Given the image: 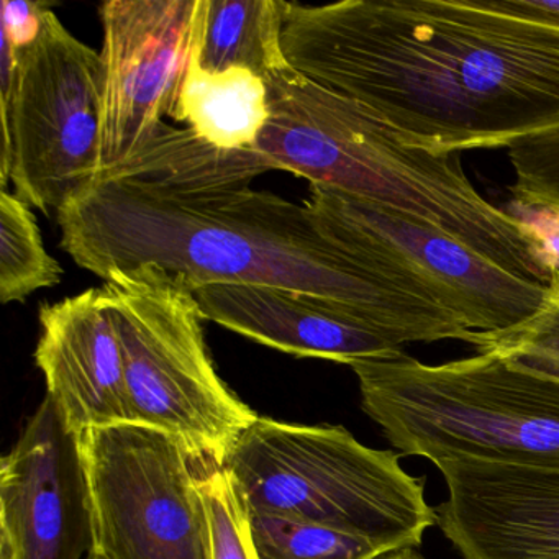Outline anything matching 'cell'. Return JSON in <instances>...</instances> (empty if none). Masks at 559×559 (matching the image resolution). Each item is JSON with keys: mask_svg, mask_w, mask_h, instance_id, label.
Instances as JSON below:
<instances>
[{"mask_svg": "<svg viewBox=\"0 0 559 559\" xmlns=\"http://www.w3.org/2000/svg\"><path fill=\"white\" fill-rule=\"evenodd\" d=\"M283 50L431 153L509 148L559 127V27L487 0L284 5Z\"/></svg>", "mask_w": 559, "mask_h": 559, "instance_id": "1", "label": "cell"}, {"mask_svg": "<svg viewBox=\"0 0 559 559\" xmlns=\"http://www.w3.org/2000/svg\"><path fill=\"white\" fill-rule=\"evenodd\" d=\"M57 218L61 250L100 280L155 264L194 293L251 284L307 294L352 310L402 345L466 342L471 333L326 237L306 205L251 186L171 192L96 179Z\"/></svg>", "mask_w": 559, "mask_h": 559, "instance_id": "2", "label": "cell"}, {"mask_svg": "<svg viewBox=\"0 0 559 559\" xmlns=\"http://www.w3.org/2000/svg\"><path fill=\"white\" fill-rule=\"evenodd\" d=\"M266 84L270 120L257 152L274 171L420 218L509 273L548 286L542 235L487 202L457 153L411 145L378 114L293 67Z\"/></svg>", "mask_w": 559, "mask_h": 559, "instance_id": "3", "label": "cell"}, {"mask_svg": "<svg viewBox=\"0 0 559 559\" xmlns=\"http://www.w3.org/2000/svg\"><path fill=\"white\" fill-rule=\"evenodd\" d=\"M349 368L362 411L401 454L559 473V382L489 353L443 365L401 353Z\"/></svg>", "mask_w": 559, "mask_h": 559, "instance_id": "4", "label": "cell"}, {"mask_svg": "<svg viewBox=\"0 0 559 559\" xmlns=\"http://www.w3.org/2000/svg\"><path fill=\"white\" fill-rule=\"evenodd\" d=\"M245 509L417 548L437 525L424 477L401 454L359 443L346 428L258 417L224 461Z\"/></svg>", "mask_w": 559, "mask_h": 559, "instance_id": "5", "label": "cell"}, {"mask_svg": "<svg viewBox=\"0 0 559 559\" xmlns=\"http://www.w3.org/2000/svg\"><path fill=\"white\" fill-rule=\"evenodd\" d=\"M103 280L126 359L130 424L176 438L194 460L224 464L258 415L218 378L194 290L155 264Z\"/></svg>", "mask_w": 559, "mask_h": 559, "instance_id": "6", "label": "cell"}, {"mask_svg": "<svg viewBox=\"0 0 559 559\" xmlns=\"http://www.w3.org/2000/svg\"><path fill=\"white\" fill-rule=\"evenodd\" d=\"M2 112L0 185L48 214L99 176L103 60L53 11L19 70Z\"/></svg>", "mask_w": 559, "mask_h": 559, "instance_id": "7", "label": "cell"}, {"mask_svg": "<svg viewBox=\"0 0 559 559\" xmlns=\"http://www.w3.org/2000/svg\"><path fill=\"white\" fill-rule=\"evenodd\" d=\"M304 205L326 237L395 286L447 310L469 332L516 325L545 299V284L509 273L404 212L313 185Z\"/></svg>", "mask_w": 559, "mask_h": 559, "instance_id": "8", "label": "cell"}, {"mask_svg": "<svg viewBox=\"0 0 559 559\" xmlns=\"http://www.w3.org/2000/svg\"><path fill=\"white\" fill-rule=\"evenodd\" d=\"M90 500L91 556L212 559L194 461L176 438L140 425L80 437Z\"/></svg>", "mask_w": 559, "mask_h": 559, "instance_id": "9", "label": "cell"}, {"mask_svg": "<svg viewBox=\"0 0 559 559\" xmlns=\"http://www.w3.org/2000/svg\"><path fill=\"white\" fill-rule=\"evenodd\" d=\"M205 0H109L103 24L99 176L145 148L173 117Z\"/></svg>", "mask_w": 559, "mask_h": 559, "instance_id": "10", "label": "cell"}, {"mask_svg": "<svg viewBox=\"0 0 559 559\" xmlns=\"http://www.w3.org/2000/svg\"><path fill=\"white\" fill-rule=\"evenodd\" d=\"M91 545L80 435L45 397L0 461V559H83Z\"/></svg>", "mask_w": 559, "mask_h": 559, "instance_id": "11", "label": "cell"}, {"mask_svg": "<svg viewBox=\"0 0 559 559\" xmlns=\"http://www.w3.org/2000/svg\"><path fill=\"white\" fill-rule=\"evenodd\" d=\"M437 526L463 559H559V473L447 457Z\"/></svg>", "mask_w": 559, "mask_h": 559, "instance_id": "12", "label": "cell"}, {"mask_svg": "<svg viewBox=\"0 0 559 559\" xmlns=\"http://www.w3.org/2000/svg\"><path fill=\"white\" fill-rule=\"evenodd\" d=\"M35 362L68 428L84 435L130 424L126 359L104 287L40 309Z\"/></svg>", "mask_w": 559, "mask_h": 559, "instance_id": "13", "label": "cell"}, {"mask_svg": "<svg viewBox=\"0 0 559 559\" xmlns=\"http://www.w3.org/2000/svg\"><path fill=\"white\" fill-rule=\"evenodd\" d=\"M194 294L204 320L297 358L349 366L404 353L394 336L352 310L296 290L209 284Z\"/></svg>", "mask_w": 559, "mask_h": 559, "instance_id": "14", "label": "cell"}, {"mask_svg": "<svg viewBox=\"0 0 559 559\" xmlns=\"http://www.w3.org/2000/svg\"><path fill=\"white\" fill-rule=\"evenodd\" d=\"M171 119L222 152L257 150L270 120L266 81L238 68L209 73L192 55Z\"/></svg>", "mask_w": 559, "mask_h": 559, "instance_id": "15", "label": "cell"}, {"mask_svg": "<svg viewBox=\"0 0 559 559\" xmlns=\"http://www.w3.org/2000/svg\"><path fill=\"white\" fill-rule=\"evenodd\" d=\"M283 0H205L201 37L194 51L209 73L248 70L270 80L289 70L283 50Z\"/></svg>", "mask_w": 559, "mask_h": 559, "instance_id": "16", "label": "cell"}, {"mask_svg": "<svg viewBox=\"0 0 559 559\" xmlns=\"http://www.w3.org/2000/svg\"><path fill=\"white\" fill-rule=\"evenodd\" d=\"M63 270L48 253L37 217L19 195L0 194V300L24 302L61 283Z\"/></svg>", "mask_w": 559, "mask_h": 559, "instance_id": "17", "label": "cell"}, {"mask_svg": "<svg viewBox=\"0 0 559 559\" xmlns=\"http://www.w3.org/2000/svg\"><path fill=\"white\" fill-rule=\"evenodd\" d=\"M245 510L258 559H376L392 552L365 536Z\"/></svg>", "mask_w": 559, "mask_h": 559, "instance_id": "18", "label": "cell"}, {"mask_svg": "<svg viewBox=\"0 0 559 559\" xmlns=\"http://www.w3.org/2000/svg\"><path fill=\"white\" fill-rule=\"evenodd\" d=\"M466 343L507 365L559 382V270L551 273L542 306L528 319L497 332H471Z\"/></svg>", "mask_w": 559, "mask_h": 559, "instance_id": "19", "label": "cell"}, {"mask_svg": "<svg viewBox=\"0 0 559 559\" xmlns=\"http://www.w3.org/2000/svg\"><path fill=\"white\" fill-rule=\"evenodd\" d=\"M211 528L212 559H258L247 510L224 464L192 457Z\"/></svg>", "mask_w": 559, "mask_h": 559, "instance_id": "20", "label": "cell"}, {"mask_svg": "<svg viewBox=\"0 0 559 559\" xmlns=\"http://www.w3.org/2000/svg\"><path fill=\"white\" fill-rule=\"evenodd\" d=\"M513 199L525 207L559 215V127L510 145Z\"/></svg>", "mask_w": 559, "mask_h": 559, "instance_id": "21", "label": "cell"}, {"mask_svg": "<svg viewBox=\"0 0 559 559\" xmlns=\"http://www.w3.org/2000/svg\"><path fill=\"white\" fill-rule=\"evenodd\" d=\"M48 11L50 8L47 4H38V2L2 0V14H0L2 38L11 41L15 50L28 47L40 34Z\"/></svg>", "mask_w": 559, "mask_h": 559, "instance_id": "22", "label": "cell"}, {"mask_svg": "<svg viewBox=\"0 0 559 559\" xmlns=\"http://www.w3.org/2000/svg\"><path fill=\"white\" fill-rule=\"evenodd\" d=\"M493 9L559 27V0H487Z\"/></svg>", "mask_w": 559, "mask_h": 559, "instance_id": "23", "label": "cell"}, {"mask_svg": "<svg viewBox=\"0 0 559 559\" xmlns=\"http://www.w3.org/2000/svg\"><path fill=\"white\" fill-rule=\"evenodd\" d=\"M376 559H424L420 552L415 551V548L399 549V551L388 552V555L379 556Z\"/></svg>", "mask_w": 559, "mask_h": 559, "instance_id": "24", "label": "cell"}, {"mask_svg": "<svg viewBox=\"0 0 559 559\" xmlns=\"http://www.w3.org/2000/svg\"><path fill=\"white\" fill-rule=\"evenodd\" d=\"M86 559H99V558H96V556H91V555H90V556H87V558H86Z\"/></svg>", "mask_w": 559, "mask_h": 559, "instance_id": "25", "label": "cell"}]
</instances>
